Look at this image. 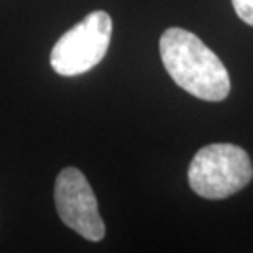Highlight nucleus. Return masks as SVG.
<instances>
[{
	"label": "nucleus",
	"mask_w": 253,
	"mask_h": 253,
	"mask_svg": "<svg viewBox=\"0 0 253 253\" xmlns=\"http://www.w3.org/2000/svg\"><path fill=\"white\" fill-rule=\"evenodd\" d=\"M232 5L239 18L253 27V0H232Z\"/></svg>",
	"instance_id": "obj_5"
},
{
	"label": "nucleus",
	"mask_w": 253,
	"mask_h": 253,
	"mask_svg": "<svg viewBox=\"0 0 253 253\" xmlns=\"http://www.w3.org/2000/svg\"><path fill=\"white\" fill-rule=\"evenodd\" d=\"M189 184L206 199H225L244 189L253 178L249 153L232 143H214L201 148L189 166Z\"/></svg>",
	"instance_id": "obj_2"
},
{
	"label": "nucleus",
	"mask_w": 253,
	"mask_h": 253,
	"mask_svg": "<svg viewBox=\"0 0 253 253\" xmlns=\"http://www.w3.org/2000/svg\"><path fill=\"white\" fill-rule=\"evenodd\" d=\"M160 56L171 79L197 99L224 100L230 92V78L224 63L194 33L168 28L160 38Z\"/></svg>",
	"instance_id": "obj_1"
},
{
	"label": "nucleus",
	"mask_w": 253,
	"mask_h": 253,
	"mask_svg": "<svg viewBox=\"0 0 253 253\" xmlns=\"http://www.w3.org/2000/svg\"><path fill=\"white\" fill-rule=\"evenodd\" d=\"M112 37V18L97 10L89 13L54 43L51 68L59 76H79L95 68L107 54Z\"/></svg>",
	"instance_id": "obj_3"
},
{
	"label": "nucleus",
	"mask_w": 253,
	"mask_h": 253,
	"mask_svg": "<svg viewBox=\"0 0 253 253\" xmlns=\"http://www.w3.org/2000/svg\"><path fill=\"white\" fill-rule=\"evenodd\" d=\"M54 204L64 225L90 242L105 235V224L99 214L97 199L89 181L78 168H64L54 183Z\"/></svg>",
	"instance_id": "obj_4"
}]
</instances>
